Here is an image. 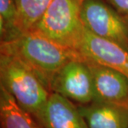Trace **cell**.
I'll list each match as a JSON object with an SVG mask.
<instances>
[{
	"mask_svg": "<svg viewBox=\"0 0 128 128\" xmlns=\"http://www.w3.org/2000/svg\"><path fill=\"white\" fill-rule=\"evenodd\" d=\"M1 52L11 54L24 62L49 90L53 76L66 63L85 58L78 50L60 44L32 29L12 39L1 41Z\"/></svg>",
	"mask_w": 128,
	"mask_h": 128,
	"instance_id": "6da1fadb",
	"label": "cell"
},
{
	"mask_svg": "<svg viewBox=\"0 0 128 128\" xmlns=\"http://www.w3.org/2000/svg\"><path fill=\"white\" fill-rule=\"evenodd\" d=\"M0 85L22 110L38 120L42 115L51 92L38 75L18 58L0 53Z\"/></svg>",
	"mask_w": 128,
	"mask_h": 128,
	"instance_id": "7a4b0ae2",
	"label": "cell"
},
{
	"mask_svg": "<svg viewBox=\"0 0 128 128\" xmlns=\"http://www.w3.org/2000/svg\"><path fill=\"white\" fill-rule=\"evenodd\" d=\"M82 4V0H52L32 30L78 51L85 29Z\"/></svg>",
	"mask_w": 128,
	"mask_h": 128,
	"instance_id": "3957f363",
	"label": "cell"
},
{
	"mask_svg": "<svg viewBox=\"0 0 128 128\" xmlns=\"http://www.w3.org/2000/svg\"><path fill=\"white\" fill-rule=\"evenodd\" d=\"M81 16L84 28L92 34L128 48V24L109 4L102 0H84Z\"/></svg>",
	"mask_w": 128,
	"mask_h": 128,
	"instance_id": "277c9868",
	"label": "cell"
},
{
	"mask_svg": "<svg viewBox=\"0 0 128 128\" xmlns=\"http://www.w3.org/2000/svg\"><path fill=\"white\" fill-rule=\"evenodd\" d=\"M50 90L76 105L92 102L95 100L93 79L86 58L66 63L52 79Z\"/></svg>",
	"mask_w": 128,
	"mask_h": 128,
	"instance_id": "5b68a950",
	"label": "cell"
},
{
	"mask_svg": "<svg viewBox=\"0 0 128 128\" xmlns=\"http://www.w3.org/2000/svg\"><path fill=\"white\" fill-rule=\"evenodd\" d=\"M78 51L86 59L108 66L128 78V48L84 29Z\"/></svg>",
	"mask_w": 128,
	"mask_h": 128,
	"instance_id": "8992f818",
	"label": "cell"
},
{
	"mask_svg": "<svg viewBox=\"0 0 128 128\" xmlns=\"http://www.w3.org/2000/svg\"><path fill=\"white\" fill-rule=\"evenodd\" d=\"M86 61L92 75L95 100L128 108L127 76L92 60Z\"/></svg>",
	"mask_w": 128,
	"mask_h": 128,
	"instance_id": "52a82bcc",
	"label": "cell"
},
{
	"mask_svg": "<svg viewBox=\"0 0 128 128\" xmlns=\"http://www.w3.org/2000/svg\"><path fill=\"white\" fill-rule=\"evenodd\" d=\"M37 121L43 128H88L78 105L56 92H51Z\"/></svg>",
	"mask_w": 128,
	"mask_h": 128,
	"instance_id": "ba28073f",
	"label": "cell"
},
{
	"mask_svg": "<svg viewBox=\"0 0 128 128\" xmlns=\"http://www.w3.org/2000/svg\"><path fill=\"white\" fill-rule=\"evenodd\" d=\"M88 128H128V108L95 100L78 105Z\"/></svg>",
	"mask_w": 128,
	"mask_h": 128,
	"instance_id": "9c48e42d",
	"label": "cell"
},
{
	"mask_svg": "<svg viewBox=\"0 0 128 128\" xmlns=\"http://www.w3.org/2000/svg\"><path fill=\"white\" fill-rule=\"evenodd\" d=\"M1 128H43L32 115L22 110L14 97L0 85Z\"/></svg>",
	"mask_w": 128,
	"mask_h": 128,
	"instance_id": "30bf717a",
	"label": "cell"
},
{
	"mask_svg": "<svg viewBox=\"0 0 128 128\" xmlns=\"http://www.w3.org/2000/svg\"><path fill=\"white\" fill-rule=\"evenodd\" d=\"M52 2V0H16L17 34L32 29Z\"/></svg>",
	"mask_w": 128,
	"mask_h": 128,
	"instance_id": "8fae6325",
	"label": "cell"
},
{
	"mask_svg": "<svg viewBox=\"0 0 128 128\" xmlns=\"http://www.w3.org/2000/svg\"><path fill=\"white\" fill-rule=\"evenodd\" d=\"M16 16V0H0L1 41L12 39L18 35L15 28Z\"/></svg>",
	"mask_w": 128,
	"mask_h": 128,
	"instance_id": "7c38bea8",
	"label": "cell"
},
{
	"mask_svg": "<svg viewBox=\"0 0 128 128\" xmlns=\"http://www.w3.org/2000/svg\"><path fill=\"white\" fill-rule=\"evenodd\" d=\"M106 2L123 17H128V0H106Z\"/></svg>",
	"mask_w": 128,
	"mask_h": 128,
	"instance_id": "4fadbf2b",
	"label": "cell"
},
{
	"mask_svg": "<svg viewBox=\"0 0 128 128\" xmlns=\"http://www.w3.org/2000/svg\"><path fill=\"white\" fill-rule=\"evenodd\" d=\"M82 2H83V1H84V0H82Z\"/></svg>",
	"mask_w": 128,
	"mask_h": 128,
	"instance_id": "5bb4252c",
	"label": "cell"
}]
</instances>
